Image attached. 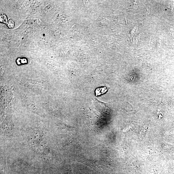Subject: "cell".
Wrapping results in <instances>:
<instances>
[{
    "label": "cell",
    "mask_w": 174,
    "mask_h": 174,
    "mask_svg": "<svg viewBox=\"0 0 174 174\" xmlns=\"http://www.w3.org/2000/svg\"><path fill=\"white\" fill-rule=\"evenodd\" d=\"M107 91L106 87H103V88H99L96 91V93L97 95H100V94L105 93Z\"/></svg>",
    "instance_id": "cell-1"
}]
</instances>
